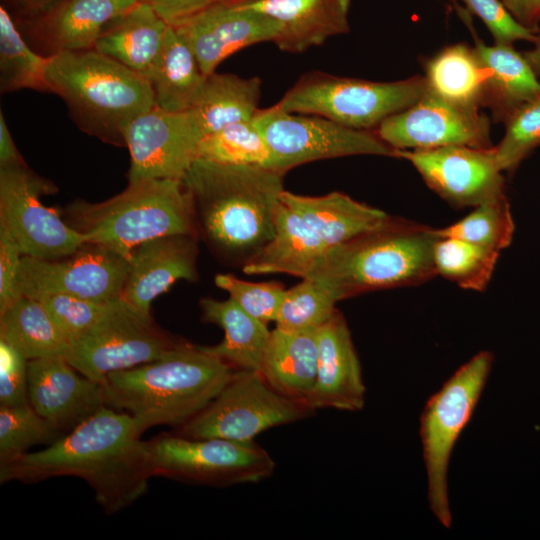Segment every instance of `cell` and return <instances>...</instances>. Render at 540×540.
Wrapping results in <instances>:
<instances>
[{
    "instance_id": "1",
    "label": "cell",
    "mask_w": 540,
    "mask_h": 540,
    "mask_svg": "<svg viewBox=\"0 0 540 540\" xmlns=\"http://www.w3.org/2000/svg\"><path fill=\"white\" fill-rule=\"evenodd\" d=\"M143 430L128 413L106 405L46 448L0 464V483L74 476L93 489L107 514L133 504L151 474Z\"/></svg>"
},
{
    "instance_id": "2",
    "label": "cell",
    "mask_w": 540,
    "mask_h": 540,
    "mask_svg": "<svg viewBox=\"0 0 540 540\" xmlns=\"http://www.w3.org/2000/svg\"><path fill=\"white\" fill-rule=\"evenodd\" d=\"M283 176L261 166L194 161L183 183L198 234L221 259L244 264L272 239Z\"/></svg>"
},
{
    "instance_id": "3",
    "label": "cell",
    "mask_w": 540,
    "mask_h": 540,
    "mask_svg": "<svg viewBox=\"0 0 540 540\" xmlns=\"http://www.w3.org/2000/svg\"><path fill=\"white\" fill-rule=\"evenodd\" d=\"M235 371L183 341L158 360L108 374L101 384L105 405L130 414L143 432L161 425L177 429L206 408Z\"/></svg>"
},
{
    "instance_id": "4",
    "label": "cell",
    "mask_w": 540,
    "mask_h": 540,
    "mask_svg": "<svg viewBox=\"0 0 540 540\" xmlns=\"http://www.w3.org/2000/svg\"><path fill=\"white\" fill-rule=\"evenodd\" d=\"M435 229L392 218L387 224L330 247L310 277L337 302L379 289L417 285L437 275Z\"/></svg>"
},
{
    "instance_id": "5",
    "label": "cell",
    "mask_w": 540,
    "mask_h": 540,
    "mask_svg": "<svg viewBox=\"0 0 540 540\" xmlns=\"http://www.w3.org/2000/svg\"><path fill=\"white\" fill-rule=\"evenodd\" d=\"M46 79L84 131L115 145H125L130 121L155 106L149 80L95 49L52 53Z\"/></svg>"
},
{
    "instance_id": "6",
    "label": "cell",
    "mask_w": 540,
    "mask_h": 540,
    "mask_svg": "<svg viewBox=\"0 0 540 540\" xmlns=\"http://www.w3.org/2000/svg\"><path fill=\"white\" fill-rule=\"evenodd\" d=\"M66 223L87 242L102 245L130 261L141 243L171 234L199 237L193 201L183 180L129 182L99 203L75 200L63 211Z\"/></svg>"
},
{
    "instance_id": "7",
    "label": "cell",
    "mask_w": 540,
    "mask_h": 540,
    "mask_svg": "<svg viewBox=\"0 0 540 540\" xmlns=\"http://www.w3.org/2000/svg\"><path fill=\"white\" fill-rule=\"evenodd\" d=\"M427 89L421 75L377 82L315 71L300 77L275 105L287 112L318 115L349 128L370 130L414 105Z\"/></svg>"
},
{
    "instance_id": "8",
    "label": "cell",
    "mask_w": 540,
    "mask_h": 540,
    "mask_svg": "<svg viewBox=\"0 0 540 540\" xmlns=\"http://www.w3.org/2000/svg\"><path fill=\"white\" fill-rule=\"evenodd\" d=\"M494 361L481 351L462 365L427 401L420 418V438L430 509L443 527L451 526L448 466L451 452L470 421Z\"/></svg>"
},
{
    "instance_id": "9",
    "label": "cell",
    "mask_w": 540,
    "mask_h": 540,
    "mask_svg": "<svg viewBox=\"0 0 540 540\" xmlns=\"http://www.w3.org/2000/svg\"><path fill=\"white\" fill-rule=\"evenodd\" d=\"M146 449L151 477L191 484L256 483L269 478L275 469L269 453L253 440L192 438L171 432L146 441Z\"/></svg>"
},
{
    "instance_id": "10",
    "label": "cell",
    "mask_w": 540,
    "mask_h": 540,
    "mask_svg": "<svg viewBox=\"0 0 540 540\" xmlns=\"http://www.w3.org/2000/svg\"><path fill=\"white\" fill-rule=\"evenodd\" d=\"M314 411L276 392L258 371L236 370L206 408L173 432L192 438L251 441L269 428L305 419Z\"/></svg>"
},
{
    "instance_id": "11",
    "label": "cell",
    "mask_w": 540,
    "mask_h": 540,
    "mask_svg": "<svg viewBox=\"0 0 540 540\" xmlns=\"http://www.w3.org/2000/svg\"><path fill=\"white\" fill-rule=\"evenodd\" d=\"M252 121L270 150V169L283 174L321 159L394 157V149L376 132L349 128L318 115L287 112L273 105L259 109Z\"/></svg>"
},
{
    "instance_id": "12",
    "label": "cell",
    "mask_w": 540,
    "mask_h": 540,
    "mask_svg": "<svg viewBox=\"0 0 540 540\" xmlns=\"http://www.w3.org/2000/svg\"><path fill=\"white\" fill-rule=\"evenodd\" d=\"M183 341L121 298L87 333L70 345L67 361L84 376L102 383L108 374L153 362Z\"/></svg>"
},
{
    "instance_id": "13",
    "label": "cell",
    "mask_w": 540,
    "mask_h": 540,
    "mask_svg": "<svg viewBox=\"0 0 540 540\" xmlns=\"http://www.w3.org/2000/svg\"><path fill=\"white\" fill-rule=\"evenodd\" d=\"M56 190L28 166L0 168V226L10 233L22 255L54 260L87 242L57 211L41 202L42 195Z\"/></svg>"
},
{
    "instance_id": "14",
    "label": "cell",
    "mask_w": 540,
    "mask_h": 540,
    "mask_svg": "<svg viewBox=\"0 0 540 540\" xmlns=\"http://www.w3.org/2000/svg\"><path fill=\"white\" fill-rule=\"evenodd\" d=\"M130 262L120 254L86 242L73 253L54 260L22 256L20 296L39 298L64 294L110 301L121 298Z\"/></svg>"
},
{
    "instance_id": "15",
    "label": "cell",
    "mask_w": 540,
    "mask_h": 540,
    "mask_svg": "<svg viewBox=\"0 0 540 540\" xmlns=\"http://www.w3.org/2000/svg\"><path fill=\"white\" fill-rule=\"evenodd\" d=\"M123 137L131 158L128 180L136 182L183 180L203 135L191 110L168 112L154 106L132 119Z\"/></svg>"
},
{
    "instance_id": "16",
    "label": "cell",
    "mask_w": 540,
    "mask_h": 540,
    "mask_svg": "<svg viewBox=\"0 0 540 540\" xmlns=\"http://www.w3.org/2000/svg\"><path fill=\"white\" fill-rule=\"evenodd\" d=\"M375 132L396 150L454 145L493 147L487 116L478 109L451 103L428 89L414 105L385 119Z\"/></svg>"
},
{
    "instance_id": "17",
    "label": "cell",
    "mask_w": 540,
    "mask_h": 540,
    "mask_svg": "<svg viewBox=\"0 0 540 540\" xmlns=\"http://www.w3.org/2000/svg\"><path fill=\"white\" fill-rule=\"evenodd\" d=\"M394 157L409 161L425 183L454 206L476 207L505 196L503 171L498 166L494 147L394 149Z\"/></svg>"
},
{
    "instance_id": "18",
    "label": "cell",
    "mask_w": 540,
    "mask_h": 540,
    "mask_svg": "<svg viewBox=\"0 0 540 540\" xmlns=\"http://www.w3.org/2000/svg\"><path fill=\"white\" fill-rule=\"evenodd\" d=\"M186 41L207 76L233 53L276 39L280 23L242 5L241 0H214L172 26Z\"/></svg>"
},
{
    "instance_id": "19",
    "label": "cell",
    "mask_w": 540,
    "mask_h": 540,
    "mask_svg": "<svg viewBox=\"0 0 540 540\" xmlns=\"http://www.w3.org/2000/svg\"><path fill=\"white\" fill-rule=\"evenodd\" d=\"M28 400L63 434L105 405L102 384L81 374L61 356L28 361Z\"/></svg>"
},
{
    "instance_id": "20",
    "label": "cell",
    "mask_w": 540,
    "mask_h": 540,
    "mask_svg": "<svg viewBox=\"0 0 540 540\" xmlns=\"http://www.w3.org/2000/svg\"><path fill=\"white\" fill-rule=\"evenodd\" d=\"M197 236L171 234L138 245L130 258L121 299L150 315L151 304L177 280L198 278Z\"/></svg>"
},
{
    "instance_id": "21",
    "label": "cell",
    "mask_w": 540,
    "mask_h": 540,
    "mask_svg": "<svg viewBox=\"0 0 540 540\" xmlns=\"http://www.w3.org/2000/svg\"><path fill=\"white\" fill-rule=\"evenodd\" d=\"M317 337V379L307 405L314 410H361L366 392L361 365L346 320L338 310L317 330Z\"/></svg>"
},
{
    "instance_id": "22",
    "label": "cell",
    "mask_w": 540,
    "mask_h": 540,
    "mask_svg": "<svg viewBox=\"0 0 540 540\" xmlns=\"http://www.w3.org/2000/svg\"><path fill=\"white\" fill-rule=\"evenodd\" d=\"M241 3L280 23L274 43L284 52L302 53L350 31V0H241Z\"/></svg>"
},
{
    "instance_id": "23",
    "label": "cell",
    "mask_w": 540,
    "mask_h": 540,
    "mask_svg": "<svg viewBox=\"0 0 540 540\" xmlns=\"http://www.w3.org/2000/svg\"><path fill=\"white\" fill-rule=\"evenodd\" d=\"M274 225L272 239L243 264V272L310 278L322 266L330 247L281 199Z\"/></svg>"
},
{
    "instance_id": "24",
    "label": "cell",
    "mask_w": 540,
    "mask_h": 540,
    "mask_svg": "<svg viewBox=\"0 0 540 540\" xmlns=\"http://www.w3.org/2000/svg\"><path fill=\"white\" fill-rule=\"evenodd\" d=\"M169 26L150 4L138 1L106 27L94 49L150 80Z\"/></svg>"
},
{
    "instance_id": "25",
    "label": "cell",
    "mask_w": 540,
    "mask_h": 540,
    "mask_svg": "<svg viewBox=\"0 0 540 540\" xmlns=\"http://www.w3.org/2000/svg\"><path fill=\"white\" fill-rule=\"evenodd\" d=\"M317 330L291 331L275 327L270 332L258 370L276 392L305 404L317 379Z\"/></svg>"
},
{
    "instance_id": "26",
    "label": "cell",
    "mask_w": 540,
    "mask_h": 540,
    "mask_svg": "<svg viewBox=\"0 0 540 540\" xmlns=\"http://www.w3.org/2000/svg\"><path fill=\"white\" fill-rule=\"evenodd\" d=\"M281 201L329 246H337L387 224L393 217L341 192L304 196L283 190Z\"/></svg>"
},
{
    "instance_id": "27",
    "label": "cell",
    "mask_w": 540,
    "mask_h": 540,
    "mask_svg": "<svg viewBox=\"0 0 540 540\" xmlns=\"http://www.w3.org/2000/svg\"><path fill=\"white\" fill-rule=\"evenodd\" d=\"M475 49L487 70L483 106L494 120L505 123L522 105L540 93V81L513 44L485 45L474 34Z\"/></svg>"
},
{
    "instance_id": "28",
    "label": "cell",
    "mask_w": 540,
    "mask_h": 540,
    "mask_svg": "<svg viewBox=\"0 0 540 540\" xmlns=\"http://www.w3.org/2000/svg\"><path fill=\"white\" fill-rule=\"evenodd\" d=\"M139 0H64L36 18L53 52L94 49L100 35Z\"/></svg>"
},
{
    "instance_id": "29",
    "label": "cell",
    "mask_w": 540,
    "mask_h": 540,
    "mask_svg": "<svg viewBox=\"0 0 540 540\" xmlns=\"http://www.w3.org/2000/svg\"><path fill=\"white\" fill-rule=\"evenodd\" d=\"M202 320L221 327L224 339L205 351L223 360L235 370L258 371L270 330L267 325L245 312L231 298L200 300Z\"/></svg>"
},
{
    "instance_id": "30",
    "label": "cell",
    "mask_w": 540,
    "mask_h": 540,
    "mask_svg": "<svg viewBox=\"0 0 540 540\" xmlns=\"http://www.w3.org/2000/svg\"><path fill=\"white\" fill-rule=\"evenodd\" d=\"M193 51L172 27L149 80L155 106L168 112H185L193 108L207 80Z\"/></svg>"
},
{
    "instance_id": "31",
    "label": "cell",
    "mask_w": 540,
    "mask_h": 540,
    "mask_svg": "<svg viewBox=\"0 0 540 540\" xmlns=\"http://www.w3.org/2000/svg\"><path fill=\"white\" fill-rule=\"evenodd\" d=\"M261 87L259 77L210 74L191 109L203 137L231 124L252 121L259 110Z\"/></svg>"
},
{
    "instance_id": "32",
    "label": "cell",
    "mask_w": 540,
    "mask_h": 540,
    "mask_svg": "<svg viewBox=\"0 0 540 540\" xmlns=\"http://www.w3.org/2000/svg\"><path fill=\"white\" fill-rule=\"evenodd\" d=\"M428 90L456 105L483 106L487 70L475 47L456 43L444 47L425 63Z\"/></svg>"
},
{
    "instance_id": "33",
    "label": "cell",
    "mask_w": 540,
    "mask_h": 540,
    "mask_svg": "<svg viewBox=\"0 0 540 540\" xmlns=\"http://www.w3.org/2000/svg\"><path fill=\"white\" fill-rule=\"evenodd\" d=\"M0 339L28 360L66 357L70 343L44 305L37 299L21 296L0 313Z\"/></svg>"
},
{
    "instance_id": "34",
    "label": "cell",
    "mask_w": 540,
    "mask_h": 540,
    "mask_svg": "<svg viewBox=\"0 0 540 540\" xmlns=\"http://www.w3.org/2000/svg\"><path fill=\"white\" fill-rule=\"evenodd\" d=\"M49 56L34 52L23 39L12 17L0 7V89L52 92L46 79Z\"/></svg>"
},
{
    "instance_id": "35",
    "label": "cell",
    "mask_w": 540,
    "mask_h": 540,
    "mask_svg": "<svg viewBox=\"0 0 540 540\" xmlns=\"http://www.w3.org/2000/svg\"><path fill=\"white\" fill-rule=\"evenodd\" d=\"M499 253L465 240L438 237L433 260L437 274L463 289L482 291L492 277Z\"/></svg>"
},
{
    "instance_id": "36",
    "label": "cell",
    "mask_w": 540,
    "mask_h": 540,
    "mask_svg": "<svg viewBox=\"0 0 540 540\" xmlns=\"http://www.w3.org/2000/svg\"><path fill=\"white\" fill-rule=\"evenodd\" d=\"M197 159L225 165H251L270 169L271 154L253 121L239 122L205 135Z\"/></svg>"
},
{
    "instance_id": "37",
    "label": "cell",
    "mask_w": 540,
    "mask_h": 540,
    "mask_svg": "<svg viewBox=\"0 0 540 540\" xmlns=\"http://www.w3.org/2000/svg\"><path fill=\"white\" fill-rule=\"evenodd\" d=\"M514 229L510 205L505 195L476 206L463 219L435 229V232L438 237L457 238L500 252L511 244Z\"/></svg>"
},
{
    "instance_id": "38",
    "label": "cell",
    "mask_w": 540,
    "mask_h": 540,
    "mask_svg": "<svg viewBox=\"0 0 540 540\" xmlns=\"http://www.w3.org/2000/svg\"><path fill=\"white\" fill-rule=\"evenodd\" d=\"M63 435L30 403L0 406V464L26 453L32 446H48Z\"/></svg>"
},
{
    "instance_id": "39",
    "label": "cell",
    "mask_w": 540,
    "mask_h": 540,
    "mask_svg": "<svg viewBox=\"0 0 540 540\" xmlns=\"http://www.w3.org/2000/svg\"><path fill=\"white\" fill-rule=\"evenodd\" d=\"M337 301L311 279L285 291L275 319L284 330H317L327 323L337 309Z\"/></svg>"
},
{
    "instance_id": "40",
    "label": "cell",
    "mask_w": 540,
    "mask_h": 540,
    "mask_svg": "<svg viewBox=\"0 0 540 540\" xmlns=\"http://www.w3.org/2000/svg\"><path fill=\"white\" fill-rule=\"evenodd\" d=\"M504 124L505 134L494 151L499 168L512 172L540 145V93L518 108Z\"/></svg>"
},
{
    "instance_id": "41",
    "label": "cell",
    "mask_w": 540,
    "mask_h": 540,
    "mask_svg": "<svg viewBox=\"0 0 540 540\" xmlns=\"http://www.w3.org/2000/svg\"><path fill=\"white\" fill-rule=\"evenodd\" d=\"M39 300L70 345L94 327L120 299L98 301L72 295L53 294Z\"/></svg>"
},
{
    "instance_id": "42",
    "label": "cell",
    "mask_w": 540,
    "mask_h": 540,
    "mask_svg": "<svg viewBox=\"0 0 540 540\" xmlns=\"http://www.w3.org/2000/svg\"><path fill=\"white\" fill-rule=\"evenodd\" d=\"M215 284L245 312L268 325L275 322L286 289L278 282H249L232 274H218Z\"/></svg>"
},
{
    "instance_id": "43",
    "label": "cell",
    "mask_w": 540,
    "mask_h": 540,
    "mask_svg": "<svg viewBox=\"0 0 540 540\" xmlns=\"http://www.w3.org/2000/svg\"><path fill=\"white\" fill-rule=\"evenodd\" d=\"M28 359L0 339V406H17L28 400Z\"/></svg>"
},
{
    "instance_id": "44",
    "label": "cell",
    "mask_w": 540,
    "mask_h": 540,
    "mask_svg": "<svg viewBox=\"0 0 540 540\" xmlns=\"http://www.w3.org/2000/svg\"><path fill=\"white\" fill-rule=\"evenodd\" d=\"M488 28L494 43L513 44L525 40L534 42L535 33L517 23L499 0H459Z\"/></svg>"
},
{
    "instance_id": "45",
    "label": "cell",
    "mask_w": 540,
    "mask_h": 540,
    "mask_svg": "<svg viewBox=\"0 0 540 540\" xmlns=\"http://www.w3.org/2000/svg\"><path fill=\"white\" fill-rule=\"evenodd\" d=\"M22 256L13 237L0 226V313L21 297L18 276Z\"/></svg>"
},
{
    "instance_id": "46",
    "label": "cell",
    "mask_w": 540,
    "mask_h": 540,
    "mask_svg": "<svg viewBox=\"0 0 540 540\" xmlns=\"http://www.w3.org/2000/svg\"><path fill=\"white\" fill-rule=\"evenodd\" d=\"M168 25L175 26L194 15L214 0H142Z\"/></svg>"
},
{
    "instance_id": "47",
    "label": "cell",
    "mask_w": 540,
    "mask_h": 540,
    "mask_svg": "<svg viewBox=\"0 0 540 540\" xmlns=\"http://www.w3.org/2000/svg\"><path fill=\"white\" fill-rule=\"evenodd\" d=\"M512 18L537 34L540 22V0H499Z\"/></svg>"
},
{
    "instance_id": "48",
    "label": "cell",
    "mask_w": 540,
    "mask_h": 540,
    "mask_svg": "<svg viewBox=\"0 0 540 540\" xmlns=\"http://www.w3.org/2000/svg\"><path fill=\"white\" fill-rule=\"evenodd\" d=\"M27 166L19 153L10 131L7 127L4 115L0 113V168H14Z\"/></svg>"
},
{
    "instance_id": "49",
    "label": "cell",
    "mask_w": 540,
    "mask_h": 540,
    "mask_svg": "<svg viewBox=\"0 0 540 540\" xmlns=\"http://www.w3.org/2000/svg\"><path fill=\"white\" fill-rule=\"evenodd\" d=\"M19 9L33 17H39L64 0H9Z\"/></svg>"
},
{
    "instance_id": "50",
    "label": "cell",
    "mask_w": 540,
    "mask_h": 540,
    "mask_svg": "<svg viewBox=\"0 0 540 540\" xmlns=\"http://www.w3.org/2000/svg\"><path fill=\"white\" fill-rule=\"evenodd\" d=\"M533 43L534 47L528 51L523 52V55L532 67L537 77L540 78V33L536 35V39Z\"/></svg>"
},
{
    "instance_id": "51",
    "label": "cell",
    "mask_w": 540,
    "mask_h": 540,
    "mask_svg": "<svg viewBox=\"0 0 540 540\" xmlns=\"http://www.w3.org/2000/svg\"><path fill=\"white\" fill-rule=\"evenodd\" d=\"M139 1H142V0H139Z\"/></svg>"
}]
</instances>
